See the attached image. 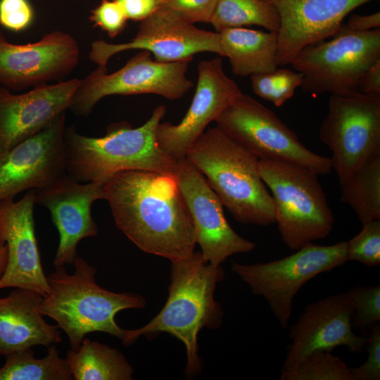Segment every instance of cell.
I'll return each mask as SVG.
<instances>
[{
  "instance_id": "cell-1",
  "label": "cell",
  "mask_w": 380,
  "mask_h": 380,
  "mask_svg": "<svg viewBox=\"0 0 380 380\" xmlns=\"http://www.w3.org/2000/svg\"><path fill=\"white\" fill-rule=\"evenodd\" d=\"M103 190L115 226L141 251L171 262L194 253L196 231L174 175L121 171Z\"/></svg>"
},
{
  "instance_id": "cell-2",
  "label": "cell",
  "mask_w": 380,
  "mask_h": 380,
  "mask_svg": "<svg viewBox=\"0 0 380 380\" xmlns=\"http://www.w3.org/2000/svg\"><path fill=\"white\" fill-rule=\"evenodd\" d=\"M171 263L168 297L163 308L144 327L125 330L121 341L123 345L129 346L141 336L170 334L185 346V373L190 375L201 369L197 342L200 330L219 328L222 323L224 314L214 293L217 284L224 277V272L221 265L205 262L201 251Z\"/></svg>"
},
{
  "instance_id": "cell-3",
  "label": "cell",
  "mask_w": 380,
  "mask_h": 380,
  "mask_svg": "<svg viewBox=\"0 0 380 380\" xmlns=\"http://www.w3.org/2000/svg\"><path fill=\"white\" fill-rule=\"evenodd\" d=\"M165 111L166 107L160 105L141 126L133 128L127 122L115 123L101 137L83 135L75 125L66 127L68 175L80 182L101 184L125 170L174 175L177 161L159 146L156 139L157 127Z\"/></svg>"
},
{
  "instance_id": "cell-4",
  "label": "cell",
  "mask_w": 380,
  "mask_h": 380,
  "mask_svg": "<svg viewBox=\"0 0 380 380\" xmlns=\"http://www.w3.org/2000/svg\"><path fill=\"white\" fill-rule=\"evenodd\" d=\"M75 270L68 274L65 267H55L46 276L50 293L43 297L39 311L53 319L67 335L71 349H77L86 335L104 332L122 340L125 329L115 322V315L127 309L141 308L146 299L129 292L115 293L99 286L96 269L77 256Z\"/></svg>"
},
{
  "instance_id": "cell-5",
  "label": "cell",
  "mask_w": 380,
  "mask_h": 380,
  "mask_svg": "<svg viewBox=\"0 0 380 380\" xmlns=\"http://www.w3.org/2000/svg\"><path fill=\"white\" fill-rule=\"evenodd\" d=\"M186 158L236 220L258 226L275 222L273 199L260 176L259 159L219 128L205 131Z\"/></svg>"
},
{
  "instance_id": "cell-6",
  "label": "cell",
  "mask_w": 380,
  "mask_h": 380,
  "mask_svg": "<svg viewBox=\"0 0 380 380\" xmlns=\"http://www.w3.org/2000/svg\"><path fill=\"white\" fill-rule=\"evenodd\" d=\"M259 170L270 190L274 223L287 247L296 251L329 236L334 218L317 174L285 160H259Z\"/></svg>"
},
{
  "instance_id": "cell-7",
  "label": "cell",
  "mask_w": 380,
  "mask_h": 380,
  "mask_svg": "<svg viewBox=\"0 0 380 380\" xmlns=\"http://www.w3.org/2000/svg\"><path fill=\"white\" fill-rule=\"evenodd\" d=\"M379 58V28L356 32L343 24L331 39L305 47L291 65L303 75V91L317 96L358 91L365 73Z\"/></svg>"
},
{
  "instance_id": "cell-8",
  "label": "cell",
  "mask_w": 380,
  "mask_h": 380,
  "mask_svg": "<svg viewBox=\"0 0 380 380\" xmlns=\"http://www.w3.org/2000/svg\"><path fill=\"white\" fill-rule=\"evenodd\" d=\"M347 261L346 241L329 246L309 243L289 256L267 262L245 265L233 261L231 270L253 293L267 300L280 326L286 329L295 296L302 286Z\"/></svg>"
},
{
  "instance_id": "cell-9",
  "label": "cell",
  "mask_w": 380,
  "mask_h": 380,
  "mask_svg": "<svg viewBox=\"0 0 380 380\" xmlns=\"http://www.w3.org/2000/svg\"><path fill=\"white\" fill-rule=\"evenodd\" d=\"M217 127L259 160L302 165L317 175L332 170L329 158L306 148L271 110L242 93L215 120Z\"/></svg>"
},
{
  "instance_id": "cell-10",
  "label": "cell",
  "mask_w": 380,
  "mask_h": 380,
  "mask_svg": "<svg viewBox=\"0 0 380 380\" xmlns=\"http://www.w3.org/2000/svg\"><path fill=\"white\" fill-rule=\"evenodd\" d=\"M190 61L158 62L142 50L112 73L98 65L81 80L68 110L88 117L102 99L112 95L152 94L170 100L181 99L194 85L186 76Z\"/></svg>"
},
{
  "instance_id": "cell-11",
  "label": "cell",
  "mask_w": 380,
  "mask_h": 380,
  "mask_svg": "<svg viewBox=\"0 0 380 380\" xmlns=\"http://www.w3.org/2000/svg\"><path fill=\"white\" fill-rule=\"evenodd\" d=\"M319 137L331 152L332 169L343 183L380 154V96L360 91L331 94Z\"/></svg>"
},
{
  "instance_id": "cell-12",
  "label": "cell",
  "mask_w": 380,
  "mask_h": 380,
  "mask_svg": "<svg viewBox=\"0 0 380 380\" xmlns=\"http://www.w3.org/2000/svg\"><path fill=\"white\" fill-rule=\"evenodd\" d=\"M66 112L0 156V201L45 189L66 175Z\"/></svg>"
},
{
  "instance_id": "cell-13",
  "label": "cell",
  "mask_w": 380,
  "mask_h": 380,
  "mask_svg": "<svg viewBox=\"0 0 380 380\" xmlns=\"http://www.w3.org/2000/svg\"><path fill=\"white\" fill-rule=\"evenodd\" d=\"M134 49L148 51L156 61L165 63L191 61L195 54L202 52L222 56L219 32L200 29L157 10L141 21L137 34L129 42H92L89 57L97 65L106 67L114 55Z\"/></svg>"
},
{
  "instance_id": "cell-14",
  "label": "cell",
  "mask_w": 380,
  "mask_h": 380,
  "mask_svg": "<svg viewBox=\"0 0 380 380\" xmlns=\"http://www.w3.org/2000/svg\"><path fill=\"white\" fill-rule=\"evenodd\" d=\"M80 54L75 37L61 30L26 44L11 43L0 30V86L13 91L60 82L77 66Z\"/></svg>"
},
{
  "instance_id": "cell-15",
  "label": "cell",
  "mask_w": 380,
  "mask_h": 380,
  "mask_svg": "<svg viewBox=\"0 0 380 380\" xmlns=\"http://www.w3.org/2000/svg\"><path fill=\"white\" fill-rule=\"evenodd\" d=\"M174 176L191 217L203 260L217 266L229 257L249 253L255 243L238 234L227 221L222 204L203 174L186 158L177 161Z\"/></svg>"
},
{
  "instance_id": "cell-16",
  "label": "cell",
  "mask_w": 380,
  "mask_h": 380,
  "mask_svg": "<svg viewBox=\"0 0 380 380\" xmlns=\"http://www.w3.org/2000/svg\"><path fill=\"white\" fill-rule=\"evenodd\" d=\"M353 311L348 292L309 303L290 328L291 341L281 372L293 368L305 355L315 351H332L338 346H345L353 353L363 351L369 336L354 332L351 323Z\"/></svg>"
},
{
  "instance_id": "cell-17",
  "label": "cell",
  "mask_w": 380,
  "mask_h": 380,
  "mask_svg": "<svg viewBox=\"0 0 380 380\" xmlns=\"http://www.w3.org/2000/svg\"><path fill=\"white\" fill-rule=\"evenodd\" d=\"M241 94L237 84L225 74L220 58L201 61L196 91L186 115L177 125L160 122L157 127L159 146L177 161L186 158L188 149L209 123Z\"/></svg>"
},
{
  "instance_id": "cell-18",
  "label": "cell",
  "mask_w": 380,
  "mask_h": 380,
  "mask_svg": "<svg viewBox=\"0 0 380 380\" xmlns=\"http://www.w3.org/2000/svg\"><path fill=\"white\" fill-rule=\"evenodd\" d=\"M36 190L20 200L0 201V247L8 251L6 267L0 289L22 288L46 297L51 288L44 274L35 235L34 206Z\"/></svg>"
},
{
  "instance_id": "cell-19",
  "label": "cell",
  "mask_w": 380,
  "mask_h": 380,
  "mask_svg": "<svg viewBox=\"0 0 380 380\" xmlns=\"http://www.w3.org/2000/svg\"><path fill=\"white\" fill-rule=\"evenodd\" d=\"M105 199L103 184L80 182L66 175L51 186L36 190L35 203L46 208L59 234L55 267L72 265L79 242L98 234L92 204Z\"/></svg>"
},
{
  "instance_id": "cell-20",
  "label": "cell",
  "mask_w": 380,
  "mask_h": 380,
  "mask_svg": "<svg viewBox=\"0 0 380 380\" xmlns=\"http://www.w3.org/2000/svg\"><path fill=\"white\" fill-rule=\"evenodd\" d=\"M81 80L46 84L23 94L0 86V156L69 109Z\"/></svg>"
},
{
  "instance_id": "cell-21",
  "label": "cell",
  "mask_w": 380,
  "mask_h": 380,
  "mask_svg": "<svg viewBox=\"0 0 380 380\" xmlns=\"http://www.w3.org/2000/svg\"><path fill=\"white\" fill-rule=\"evenodd\" d=\"M280 18L278 65L291 64L305 47L324 41L341 28L345 17L373 0H267Z\"/></svg>"
},
{
  "instance_id": "cell-22",
  "label": "cell",
  "mask_w": 380,
  "mask_h": 380,
  "mask_svg": "<svg viewBox=\"0 0 380 380\" xmlns=\"http://www.w3.org/2000/svg\"><path fill=\"white\" fill-rule=\"evenodd\" d=\"M42 298L22 288L0 297V356L34 346L48 347L62 342L58 327L46 322L39 311Z\"/></svg>"
},
{
  "instance_id": "cell-23",
  "label": "cell",
  "mask_w": 380,
  "mask_h": 380,
  "mask_svg": "<svg viewBox=\"0 0 380 380\" xmlns=\"http://www.w3.org/2000/svg\"><path fill=\"white\" fill-rule=\"evenodd\" d=\"M219 36L222 56L229 58L234 75L245 77L277 68V32L241 27L224 29Z\"/></svg>"
},
{
  "instance_id": "cell-24",
  "label": "cell",
  "mask_w": 380,
  "mask_h": 380,
  "mask_svg": "<svg viewBox=\"0 0 380 380\" xmlns=\"http://www.w3.org/2000/svg\"><path fill=\"white\" fill-rule=\"evenodd\" d=\"M65 359L75 380L133 379V367L121 352L87 338Z\"/></svg>"
},
{
  "instance_id": "cell-25",
  "label": "cell",
  "mask_w": 380,
  "mask_h": 380,
  "mask_svg": "<svg viewBox=\"0 0 380 380\" xmlns=\"http://www.w3.org/2000/svg\"><path fill=\"white\" fill-rule=\"evenodd\" d=\"M341 186V199L365 223L380 220V154L367 160Z\"/></svg>"
},
{
  "instance_id": "cell-26",
  "label": "cell",
  "mask_w": 380,
  "mask_h": 380,
  "mask_svg": "<svg viewBox=\"0 0 380 380\" xmlns=\"http://www.w3.org/2000/svg\"><path fill=\"white\" fill-rule=\"evenodd\" d=\"M0 367V380H73L65 358L55 344L47 347L46 355L36 358L32 348L11 353Z\"/></svg>"
},
{
  "instance_id": "cell-27",
  "label": "cell",
  "mask_w": 380,
  "mask_h": 380,
  "mask_svg": "<svg viewBox=\"0 0 380 380\" xmlns=\"http://www.w3.org/2000/svg\"><path fill=\"white\" fill-rule=\"evenodd\" d=\"M216 32L229 27L258 25L278 32L280 18L267 0H217L210 20Z\"/></svg>"
},
{
  "instance_id": "cell-28",
  "label": "cell",
  "mask_w": 380,
  "mask_h": 380,
  "mask_svg": "<svg viewBox=\"0 0 380 380\" xmlns=\"http://www.w3.org/2000/svg\"><path fill=\"white\" fill-rule=\"evenodd\" d=\"M281 380H353L351 367L331 351L305 355L295 367L281 372Z\"/></svg>"
},
{
  "instance_id": "cell-29",
  "label": "cell",
  "mask_w": 380,
  "mask_h": 380,
  "mask_svg": "<svg viewBox=\"0 0 380 380\" xmlns=\"http://www.w3.org/2000/svg\"><path fill=\"white\" fill-rule=\"evenodd\" d=\"M302 82L300 72L286 68H277L272 72L251 75L253 92L277 107H281L291 99Z\"/></svg>"
},
{
  "instance_id": "cell-30",
  "label": "cell",
  "mask_w": 380,
  "mask_h": 380,
  "mask_svg": "<svg viewBox=\"0 0 380 380\" xmlns=\"http://www.w3.org/2000/svg\"><path fill=\"white\" fill-rule=\"evenodd\" d=\"M354 308L353 329L369 330L380 322V286L353 287L348 291Z\"/></svg>"
},
{
  "instance_id": "cell-31",
  "label": "cell",
  "mask_w": 380,
  "mask_h": 380,
  "mask_svg": "<svg viewBox=\"0 0 380 380\" xmlns=\"http://www.w3.org/2000/svg\"><path fill=\"white\" fill-rule=\"evenodd\" d=\"M359 234L347 243V259L368 267L380 264V220L362 224Z\"/></svg>"
},
{
  "instance_id": "cell-32",
  "label": "cell",
  "mask_w": 380,
  "mask_h": 380,
  "mask_svg": "<svg viewBox=\"0 0 380 380\" xmlns=\"http://www.w3.org/2000/svg\"><path fill=\"white\" fill-rule=\"evenodd\" d=\"M216 2L217 0H160L158 10L193 24L210 23Z\"/></svg>"
},
{
  "instance_id": "cell-33",
  "label": "cell",
  "mask_w": 380,
  "mask_h": 380,
  "mask_svg": "<svg viewBox=\"0 0 380 380\" xmlns=\"http://www.w3.org/2000/svg\"><path fill=\"white\" fill-rule=\"evenodd\" d=\"M89 19L111 38L124 30L127 20L123 9L115 0H101L91 11Z\"/></svg>"
},
{
  "instance_id": "cell-34",
  "label": "cell",
  "mask_w": 380,
  "mask_h": 380,
  "mask_svg": "<svg viewBox=\"0 0 380 380\" xmlns=\"http://www.w3.org/2000/svg\"><path fill=\"white\" fill-rule=\"evenodd\" d=\"M34 18L29 0H0V25L15 32L27 30Z\"/></svg>"
},
{
  "instance_id": "cell-35",
  "label": "cell",
  "mask_w": 380,
  "mask_h": 380,
  "mask_svg": "<svg viewBox=\"0 0 380 380\" xmlns=\"http://www.w3.org/2000/svg\"><path fill=\"white\" fill-rule=\"evenodd\" d=\"M369 341L365 349L367 358L360 366L351 368L353 380L380 379V324H376L370 329Z\"/></svg>"
},
{
  "instance_id": "cell-36",
  "label": "cell",
  "mask_w": 380,
  "mask_h": 380,
  "mask_svg": "<svg viewBox=\"0 0 380 380\" xmlns=\"http://www.w3.org/2000/svg\"><path fill=\"white\" fill-rule=\"evenodd\" d=\"M123 9L127 20L142 21L155 13L160 0H115Z\"/></svg>"
},
{
  "instance_id": "cell-37",
  "label": "cell",
  "mask_w": 380,
  "mask_h": 380,
  "mask_svg": "<svg viewBox=\"0 0 380 380\" xmlns=\"http://www.w3.org/2000/svg\"><path fill=\"white\" fill-rule=\"evenodd\" d=\"M359 91L367 94L380 96V58L374 62L365 73Z\"/></svg>"
},
{
  "instance_id": "cell-38",
  "label": "cell",
  "mask_w": 380,
  "mask_h": 380,
  "mask_svg": "<svg viewBox=\"0 0 380 380\" xmlns=\"http://www.w3.org/2000/svg\"><path fill=\"white\" fill-rule=\"evenodd\" d=\"M345 26L356 32H366L379 28L380 13L376 12L364 15H353L350 17Z\"/></svg>"
},
{
  "instance_id": "cell-39",
  "label": "cell",
  "mask_w": 380,
  "mask_h": 380,
  "mask_svg": "<svg viewBox=\"0 0 380 380\" xmlns=\"http://www.w3.org/2000/svg\"><path fill=\"white\" fill-rule=\"evenodd\" d=\"M8 260V251L6 245L0 247V278L6 267Z\"/></svg>"
}]
</instances>
